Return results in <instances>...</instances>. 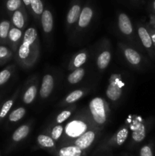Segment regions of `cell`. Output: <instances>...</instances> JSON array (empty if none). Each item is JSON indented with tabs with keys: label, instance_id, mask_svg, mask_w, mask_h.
Here are the masks:
<instances>
[{
	"label": "cell",
	"instance_id": "cell-1",
	"mask_svg": "<svg viewBox=\"0 0 155 156\" xmlns=\"http://www.w3.org/2000/svg\"><path fill=\"white\" fill-rule=\"evenodd\" d=\"M38 56V37L36 28L31 27L25 30L22 43L18 48V59L22 65L30 66Z\"/></svg>",
	"mask_w": 155,
	"mask_h": 156
},
{
	"label": "cell",
	"instance_id": "cell-2",
	"mask_svg": "<svg viewBox=\"0 0 155 156\" xmlns=\"http://www.w3.org/2000/svg\"><path fill=\"white\" fill-rule=\"evenodd\" d=\"M108 106L105 101L100 97L93 98L89 103V109L94 122L99 126H103L107 120Z\"/></svg>",
	"mask_w": 155,
	"mask_h": 156
},
{
	"label": "cell",
	"instance_id": "cell-3",
	"mask_svg": "<svg viewBox=\"0 0 155 156\" xmlns=\"http://www.w3.org/2000/svg\"><path fill=\"white\" fill-rule=\"evenodd\" d=\"M88 128V123L84 120L76 119L67 123L64 127V132L68 138L78 139L82 134L89 130Z\"/></svg>",
	"mask_w": 155,
	"mask_h": 156
},
{
	"label": "cell",
	"instance_id": "cell-4",
	"mask_svg": "<svg viewBox=\"0 0 155 156\" xmlns=\"http://www.w3.org/2000/svg\"><path fill=\"white\" fill-rule=\"evenodd\" d=\"M124 86L121 76L117 74L112 75L109 79V83L106 88V94L108 98L112 101H116L122 94V87Z\"/></svg>",
	"mask_w": 155,
	"mask_h": 156
},
{
	"label": "cell",
	"instance_id": "cell-5",
	"mask_svg": "<svg viewBox=\"0 0 155 156\" xmlns=\"http://www.w3.org/2000/svg\"><path fill=\"white\" fill-rule=\"evenodd\" d=\"M96 135H97V133L95 131L89 129L81 136H80L78 138L76 139L74 142V145L81 150H87L92 146L93 143L96 139Z\"/></svg>",
	"mask_w": 155,
	"mask_h": 156
},
{
	"label": "cell",
	"instance_id": "cell-6",
	"mask_svg": "<svg viewBox=\"0 0 155 156\" xmlns=\"http://www.w3.org/2000/svg\"><path fill=\"white\" fill-rule=\"evenodd\" d=\"M54 87V79L50 74H46L43 76L41 84L40 94L42 98H46L52 93Z\"/></svg>",
	"mask_w": 155,
	"mask_h": 156
},
{
	"label": "cell",
	"instance_id": "cell-7",
	"mask_svg": "<svg viewBox=\"0 0 155 156\" xmlns=\"http://www.w3.org/2000/svg\"><path fill=\"white\" fill-rule=\"evenodd\" d=\"M118 26L120 31L125 35L132 34L133 31L132 21L126 14L120 13L118 16Z\"/></svg>",
	"mask_w": 155,
	"mask_h": 156
},
{
	"label": "cell",
	"instance_id": "cell-8",
	"mask_svg": "<svg viewBox=\"0 0 155 156\" xmlns=\"http://www.w3.org/2000/svg\"><path fill=\"white\" fill-rule=\"evenodd\" d=\"M93 15H94V11H93L92 8L90 6H84L81 9L78 21V27L80 28H85L86 27H88L92 20Z\"/></svg>",
	"mask_w": 155,
	"mask_h": 156
},
{
	"label": "cell",
	"instance_id": "cell-9",
	"mask_svg": "<svg viewBox=\"0 0 155 156\" xmlns=\"http://www.w3.org/2000/svg\"><path fill=\"white\" fill-rule=\"evenodd\" d=\"M85 151L74 145L63 146L56 152V156H85Z\"/></svg>",
	"mask_w": 155,
	"mask_h": 156
},
{
	"label": "cell",
	"instance_id": "cell-10",
	"mask_svg": "<svg viewBox=\"0 0 155 156\" xmlns=\"http://www.w3.org/2000/svg\"><path fill=\"white\" fill-rule=\"evenodd\" d=\"M146 134H147L146 125L141 122L135 123L132 134V138L133 141L136 143H141L145 139Z\"/></svg>",
	"mask_w": 155,
	"mask_h": 156
},
{
	"label": "cell",
	"instance_id": "cell-11",
	"mask_svg": "<svg viewBox=\"0 0 155 156\" xmlns=\"http://www.w3.org/2000/svg\"><path fill=\"white\" fill-rule=\"evenodd\" d=\"M23 37V33L21 29H18L15 27H11L9 30V36H8V41H9V44L14 51H15L17 47L19 44L21 38Z\"/></svg>",
	"mask_w": 155,
	"mask_h": 156
},
{
	"label": "cell",
	"instance_id": "cell-12",
	"mask_svg": "<svg viewBox=\"0 0 155 156\" xmlns=\"http://www.w3.org/2000/svg\"><path fill=\"white\" fill-rule=\"evenodd\" d=\"M138 34L142 45L147 50H152L153 47V43L150 33L147 30V28L143 27V26H140L138 28Z\"/></svg>",
	"mask_w": 155,
	"mask_h": 156
},
{
	"label": "cell",
	"instance_id": "cell-13",
	"mask_svg": "<svg viewBox=\"0 0 155 156\" xmlns=\"http://www.w3.org/2000/svg\"><path fill=\"white\" fill-rule=\"evenodd\" d=\"M124 56L128 62L132 66H138L141 62V56L138 52L131 47H125L124 50Z\"/></svg>",
	"mask_w": 155,
	"mask_h": 156
},
{
	"label": "cell",
	"instance_id": "cell-14",
	"mask_svg": "<svg viewBox=\"0 0 155 156\" xmlns=\"http://www.w3.org/2000/svg\"><path fill=\"white\" fill-rule=\"evenodd\" d=\"M41 24L45 33H50L53 27V17L51 12L48 9L43 11L41 15Z\"/></svg>",
	"mask_w": 155,
	"mask_h": 156
},
{
	"label": "cell",
	"instance_id": "cell-15",
	"mask_svg": "<svg viewBox=\"0 0 155 156\" xmlns=\"http://www.w3.org/2000/svg\"><path fill=\"white\" fill-rule=\"evenodd\" d=\"M81 12V8L78 3L72 5L71 8L68 10V14H67L66 21L68 24H73L78 21L79 16H80Z\"/></svg>",
	"mask_w": 155,
	"mask_h": 156
},
{
	"label": "cell",
	"instance_id": "cell-16",
	"mask_svg": "<svg viewBox=\"0 0 155 156\" xmlns=\"http://www.w3.org/2000/svg\"><path fill=\"white\" fill-rule=\"evenodd\" d=\"M30 132V126L27 124L22 125L19 126L17 129H15V132L12 134V140L15 143H18L25 139L27 136Z\"/></svg>",
	"mask_w": 155,
	"mask_h": 156
},
{
	"label": "cell",
	"instance_id": "cell-17",
	"mask_svg": "<svg viewBox=\"0 0 155 156\" xmlns=\"http://www.w3.org/2000/svg\"><path fill=\"white\" fill-rule=\"evenodd\" d=\"M12 24L15 27L18 29H22L25 25V15L21 9L15 11L12 15Z\"/></svg>",
	"mask_w": 155,
	"mask_h": 156
},
{
	"label": "cell",
	"instance_id": "cell-18",
	"mask_svg": "<svg viewBox=\"0 0 155 156\" xmlns=\"http://www.w3.org/2000/svg\"><path fill=\"white\" fill-rule=\"evenodd\" d=\"M111 60V53L109 50L101 52L97 59V65L100 69H104L109 66Z\"/></svg>",
	"mask_w": 155,
	"mask_h": 156
},
{
	"label": "cell",
	"instance_id": "cell-19",
	"mask_svg": "<svg viewBox=\"0 0 155 156\" xmlns=\"http://www.w3.org/2000/svg\"><path fill=\"white\" fill-rule=\"evenodd\" d=\"M37 143L40 146L45 149H55L56 148V142L52 139L51 136H49L44 134H40L37 137Z\"/></svg>",
	"mask_w": 155,
	"mask_h": 156
},
{
	"label": "cell",
	"instance_id": "cell-20",
	"mask_svg": "<svg viewBox=\"0 0 155 156\" xmlns=\"http://www.w3.org/2000/svg\"><path fill=\"white\" fill-rule=\"evenodd\" d=\"M88 59V55L85 52H81L76 54L71 61L70 69H78L85 63Z\"/></svg>",
	"mask_w": 155,
	"mask_h": 156
},
{
	"label": "cell",
	"instance_id": "cell-21",
	"mask_svg": "<svg viewBox=\"0 0 155 156\" xmlns=\"http://www.w3.org/2000/svg\"><path fill=\"white\" fill-rule=\"evenodd\" d=\"M36 93H37V87L36 85H30L27 88L26 91L23 95V101L27 105L31 104L36 98Z\"/></svg>",
	"mask_w": 155,
	"mask_h": 156
},
{
	"label": "cell",
	"instance_id": "cell-22",
	"mask_svg": "<svg viewBox=\"0 0 155 156\" xmlns=\"http://www.w3.org/2000/svg\"><path fill=\"white\" fill-rule=\"evenodd\" d=\"M129 135V129L127 127H123L117 132L113 138V143L117 146H120L126 141Z\"/></svg>",
	"mask_w": 155,
	"mask_h": 156
},
{
	"label": "cell",
	"instance_id": "cell-23",
	"mask_svg": "<svg viewBox=\"0 0 155 156\" xmlns=\"http://www.w3.org/2000/svg\"><path fill=\"white\" fill-rule=\"evenodd\" d=\"M85 71L83 68H78L76 69L75 70L70 73L69 76H68V82L70 84H77L83 79L84 76Z\"/></svg>",
	"mask_w": 155,
	"mask_h": 156
},
{
	"label": "cell",
	"instance_id": "cell-24",
	"mask_svg": "<svg viewBox=\"0 0 155 156\" xmlns=\"http://www.w3.org/2000/svg\"><path fill=\"white\" fill-rule=\"evenodd\" d=\"M11 29V23L9 21L4 20L0 22V43H5L8 40L9 30Z\"/></svg>",
	"mask_w": 155,
	"mask_h": 156
},
{
	"label": "cell",
	"instance_id": "cell-25",
	"mask_svg": "<svg viewBox=\"0 0 155 156\" xmlns=\"http://www.w3.org/2000/svg\"><path fill=\"white\" fill-rule=\"evenodd\" d=\"M15 98H16V94L13 96L12 98L7 100L2 105V107L0 108V122L8 115V114H9V112L10 111V110L12 109Z\"/></svg>",
	"mask_w": 155,
	"mask_h": 156
},
{
	"label": "cell",
	"instance_id": "cell-26",
	"mask_svg": "<svg viewBox=\"0 0 155 156\" xmlns=\"http://www.w3.org/2000/svg\"><path fill=\"white\" fill-rule=\"evenodd\" d=\"M26 114L25 108H16L15 110H14L13 111L9 114V120L10 122H15L19 121L20 120L23 118L24 117Z\"/></svg>",
	"mask_w": 155,
	"mask_h": 156
},
{
	"label": "cell",
	"instance_id": "cell-27",
	"mask_svg": "<svg viewBox=\"0 0 155 156\" xmlns=\"http://www.w3.org/2000/svg\"><path fill=\"white\" fill-rule=\"evenodd\" d=\"M12 56V51L5 46L0 45V65L5 63Z\"/></svg>",
	"mask_w": 155,
	"mask_h": 156
},
{
	"label": "cell",
	"instance_id": "cell-28",
	"mask_svg": "<svg viewBox=\"0 0 155 156\" xmlns=\"http://www.w3.org/2000/svg\"><path fill=\"white\" fill-rule=\"evenodd\" d=\"M14 66H9L7 68L0 71V86L5 84L11 78L13 72Z\"/></svg>",
	"mask_w": 155,
	"mask_h": 156
},
{
	"label": "cell",
	"instance_id": "cell-29",
	"mask_svg": "<svg viewBox=\"0 0 155 156\" xmlns=\"http://www.w3.org/2000/svg\"><path fill=\"white\" fill-rule=\"evenodd\" d=\"M30 7L36 15H41L44 11L42 0H31Z\"/></svg>",
	"mask_w": 155,
	"mask_h": 156
},
{
	"label": "cell",
	"instance_id": "cell-30",
	"mask_svg": "<svg viewBox=\"0 0 155 156\" xmlns=\"http://www.w3.org/2000/svg\"><path fill=\"white\" fill-rule=\"evenodd\" d=\"M83 95L84 91L82 90H74V91L70 93L68 95H67V97L65 99V102L67 104H72L74 102L77 101L80 98H81Z\"/></svg>",
	"mask_w": 155,
	"mask_h": 156
},
{
	"label": "cell",
	"instance_id": "cell-31",
	"mask_svg": "<svg viewBox=\"0 0 155 156\" xmlns=\"http://www.w3.org/2000/svg\"><path fill=\"white\" fill-rule=\"evenodd\" d=\"M22 5V0H8L6 2V9L9 12H15L20 9Z\"/></svg>",
	"mask_w": 155,
	"mask_h": 156
},
{
	"label": "cell",
	"instance_id": "cell-32",
	"mask_svg": "<svg viewBox=\"0 0 155 156\" xmlns=\"http://www.w3.org/2000/svg\"><path fill=\"white\" fill-rule=\"evenodd\" d=\"M64 131V126L62 125L59 124L57 126H55L51 131V137L55 142L59 140L60 139L61 136L62 135V133Z\"/></svg>",
	"mask_w": 155,
	"mask_h": 156
},
{
	"label": "cell",
	"instance_id": "cell-33",
	"mask_svg": "<svg viewBox=\"0 0 155 156\" xmlns=\"http://www.w3.org/2000/svg\"><path fill=\"white\" fill-rule=\"evenodd\" d=\"M140 156H153L152 145L147 144L142 146L140 149Z\"/></svg>",
	"mask_w": 155,
	"mask_h": 156
},
{
	"label": "cell",
	"instance_id": "cell-34",
	"mask_svg": "<svg viewBox=\"0 0 155 156\" xmlns=\"http://www.w3.org/2000/svg\"><path fill=\"white\" fill-rule=\"evenodd\" d=\"M71 114V111H67V110H65V111H62L61 113H59V115H58L57 117H56V123H59V124L63 123V122H65L67 119L69 118Z\"/></svg>",
	"mask_w": 155,
	"mask_h": 156
},
{
	"label": "cell",
	"instance_id": "cell-35",
	"mask_svg": "<svg viewBox=\"0 0 155 156\" xmlns=\"http://www.w3.org/2000/svg\"><path fill=\"white\" fill-rule=\"evenodd\" d=\"M23 2H24V5L26 6V7H30V1L31 0H22Z\"/></svg>",
	"mask_w": 155,
	"mask_h": 156
},
{
	"label": "cell",
	"instance_id": "cell-36",
	"mask_svg": "<svg viewBox=\"0 0 155 156\" xmlns=\"http://www.w3.org/2000/svg\"><path fill=\"white\" fill-rule=\"evenodd\" d=\"M153 10H154V12H155V0L153 2Z\"/></svg>",
	"mask_w": 155,
	"mask_h": 156
}]
</instances>
